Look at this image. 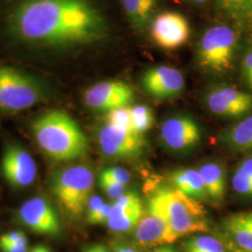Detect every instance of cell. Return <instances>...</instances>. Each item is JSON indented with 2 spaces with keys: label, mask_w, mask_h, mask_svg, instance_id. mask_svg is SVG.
<instances>
[{
  "label": "cell",
  "mask_w": 252,
  "mask_h": 252,
  "mask_svg": "<svg viewBox=\"0 0 252 252\" xmlns=\"http://www.w3.org/2000/svg\"><path fill=\"white\" fill-rule=\"evenodd\" d=\"M42 84L30 75L7 65H0V108L16 112L44 99Z\"/></svg>",
  "instance_id": "6"
},
{
  "label": "cell",
  "mask_w": 252,
  "mask_h": 252,
  "mask_svg": "<svg viewBox=\"0 0 252 252\" xmlns=\"http://www.w3.org/2000/svg\"><path fill=\"white\" fill-rule=\"evenodd\" d=\"M141 85L154 98L168 99L184 90L185 80L179 69L169 65H158L149 68L143 74Z\"/></svg>",
  "instance_id": "15"
},
{
  "label": "cell",
  "mask_w": 252,
  "mask_h": 252,
  "mask_svg": "<svg viewBox=\"0 0 252 252\" xmlns=\"http://www.w3.org/2000/svg\"><path fill=\"white\" fill-rule=\"evenodd\" d=\"M158 0H121L126 16L131 25L138 30H144L153 20Z\"/></svg>",
  "instance_id": "21"
},
{
  "label": "cell",
  "mask_w": 252,
  "mask_h": 252,
  "mask_svg": "<svg viewBox=\"0 0 252 252\" xmlns=\"http://www.w3.org/2000/svg\"><path fill=\"white\" fill-rule=\"evenodd\" d=\"M189 22L176 11H163L152 21L151 36L156 45L163 50H176L189 40Z\"/></svg>",
  "instance_id": "9"
},
{
  "label": "cell",
  "mask_w": 252,
  "mask_h": 252,
  "mask_svg": "<svg viewBox=\"0 0 252 252\" xmlns=\"http://www.w3.org/2000/svg\"><path fill=\"white\" fill-rule=\"evenodd\" d=\"M144 214L143 205L123 207L112 204V211L108 219V228L115 233H126L135 229Z\"/></svg>",
  "instance_id": "20"
},
{
  "label": "cell",
  "mask_w": 252,
  "mask_h": 252,
  "mask_svg": "<svg viewBox=\"0 0 252 252\" xmlns=\"http://www.w3.org/2000/svg\"><path fill=\"white\" fill-rule=\"evenodd\" d=\"M100 174L126 186H127V184H129V182L131 181L130 173L123 167H109L102 170Z\"/></svg>",
  "instance_id": "28"
},
{
  "label": "cell",
  "mask_w": 252,
  "mask_h": 252,
  "mask_svg": "<svg viewBox=\"0 0 252 252\" xmlns=\"http://www.w3.org/2000/svg\"><path fill=\"white\" fill-rule=\"evenodd\" d=\"M232 186L239 195L252 198V177L237 167L232 178Z\"/></svg>",
  "instance_id": "26"
},
{
  "label": "cell",
  "mask_w": 252,
  "mask_h": 252,
  "mask_svg": "<svg viewBox=\"0 0 252 252\" xmlns=\"http://www.w3.org/2000/svg\"><path fill=\"white\" fill-rule=\"evenodd\" d=\"M104 204L105 203H104L103 199L101 198L100 196L92 195V197L88 202L87 207H86V219H87V220L94 216L101 209V207H103Z\"/></svg>",
  "instance_id": "32"
},
{
  "label": "cell",
  "mask_w": 252,
  "mask_h": 252,
  "mask_svg": "<svg viewBox=\"0 0 252 252\" xmlns=\"http://www.w3.org/2000/svg\"><path fill=\"white\" fill-rule=\"evenodd\" d=\"M218 4L239 26L252 27V0H218Z\"/></svg>",
  "instance_id": "22"
},
{
  "label": "cell",
  "mask_w": 252,
  "mask_h": 252,
  "mask_svg": "<svg viewBox=\"0 0 252 252\" xmlns=\"http://www.w3.org/2000/svg\"><path fill=\"white\" fill-rule=\"evenodd\" d=\"M91 252H110L108 251V248L101 244H94L89 246Z\"/></svg>",
  "instance_id": "36"
},
{
  "label": "cell",
  "mask_w": 252,
  "mask_h": 252,
  "mask_svg": "<svg viewBox=\"0 0 252 252\" xmlns=\"http://www.w3.org/2000/svg\"><path fill=\"white\" fill-rule=\"evenodd\" d=\"M170 180L175 189L190 198L203 200L208 197L204 180L198 170L180 169L173 172Z\"/></svg>",
  "instance_id": "19"
},
{
  "label": "cell",
  "mask_w": 252,
  "mask_h": 252,
  "mask_svg": "<svg viewBox=\"0 0 252 252\" xmlns=\"http://www.w3.org/2000/svg\"><path fill=\"white\" fill-rule=\"evenodd\" d=\"M0 249H1L2 252H28V247L27 246L18 245V244L0 246Z\"/></svg>",
  "instance_id": "33"
},
{
  "label": "cell",
  "mask_w": 252,
  "mask_h": 252,
  "mask_svg": "<svg viewBox=\"0 0 252 252\" xmlns=\"http://www.w3.org/2000/svg\"><path fill=\"white\" fill-rule=\"evenodd\" d=\"M7 24L10 36L19 42L51 50L98 42L108 29L91 0H18Z\"/></svg>",
  "instance_id": "1"
},
{
  "label": "cell",
  "mask_w": 252,
  "mask_h": 252,
  "mask_svg": "<svg viewBox=\"0 0 252 252\" xmlns=\"http://www.w3.org/2000/svg\"><path fill=\"white\" fill-rule=\"evenodd\" d=\"M208 109L223 118H244L252 111V94L231 86H217L206 95Z\"/></svg>",
  "instance_id": "12"
},
{
  "label": "cell",
  "mask_w": 252,
  "mask_h": 252,
  "mask_svg": "<svg viewBox=\"0 0 252 252\" xmlns=\"http://www.w3.org/2000/svg\"><path fill=\"white\" fill-rule=\"evenodd\" d=\"M115 252H137L134 249L123 246V245H118L115 247Z\"/></svg>",
  "instance_id": "38"
},
{
  "label": "cell",
  "mask_w": 252,
  "mask_h": 252,
  "mask_svg": "<svg viewBox=\"0 0 252 252\" xmlns=\"http://www.w3.org/2000/svg\"><path fill=\"white\" fill-rule=\"evenodd\" d=\"M134 98L133 88L121 81H101L84 93V102L87 107L106 111L128 107Z\"/></svg>",
  "instance_id": "11"
},
{
  "label": "cell",
  "mask_w": 252,
  "mask_h": 252,
  "mask_svg": "<svg viewBox=\"0 0 252 252\" xmlns=\"http://www.w3.org/2000/svg\"><path fill=\"white\" fill-rule=\"evenodd\" d=\"M99 185L100 188L111 199L116 200L126 192V185L114 181L102 174L99 175Z\"/></svg>",
  "instance_id": "27"
},
{
  "label": "cell",
  "mask_w": 252,
  "mask_h": 252,
  "mask_svg": "<svg viewBox=\"0 0 252 252\" xmlns=\"http://www.w3.org/2000/svg\"><path fill=\"white\" fill-rule=\"evenodd\" d=\"M107 124L119 126L130 132L136 133L133 126V120L131 114V107H123L116 108L107 112L106 116ZM137 134V133H136Z\"/></svg>",
  "instance_id": "25"
},
{
  "label": "cell",
  "mask_w": 252,
  "mask_h": 252,
  "mask_svg": "<svg viewBox=\"0 0 252 252\" xmlns=\"http://www.w3.org/2000/svg\"><path fill=\"white\" fill-rule=\"evenodd\" d=\"M164 211L175 239L193 233H206L209 229L207 211L195 199L179 189H159Z\"/></svg>",
  "instance_id": "4"
},
{
  "label": "cell",
  "mask_w": 252,
  "mask_h": 252,
  "mask_svg": "<svg viewBox=\"0 0 252 252\" xmlns=\"http://www.w3.org/2000/svg\"><path fill=\"white\" fill-rule=\"evenodd\" d=\"M237 167H239L242 171L252 177V157H248L244 159Z\"/></svg>",
  "instance_id": "34"
},
{
  "label": "cell",
  "mask_w": 252,
  "mask_h": 252,
  "mask_svg": "<svg viewBox=\"0 0 252 252\" xmlns=\"http://www.w3.org/2000/svg\"><path fill=\"white\" fill-rule=\"evenodd\" d=\"M134 129L137 134L143 135L152 129L154 125V116L152 108L146 105H136L131 108Z\"/></svg>",
  "instance_id": "24"
},
{
  "label": "cell",
  "mask_w": 252,
  "mask_h": 252,
  "mask_svg": "<svg viewBox=\"0 0 252 252\" xmlns=\"http://www.w3.org/2000/svg\"><path fill=\"white\" fill-rule=\"evenodd\" d=\"M94 187V176L89 167L74 165L55 172L51 190L63 211L71 217L86 212Z\"/></svg>",
  "instance_id": "3"
},
{
  "label": "cell",
  "mask_w": 252,
  "mask_h": 252,
  "mask_svg": "<svg viewBox=\"0 0 252 252\" xmlns=\"http://www.w3.org/2000/svg\"></svg>",
  "instance_id": "42"
},
{
  "label": "cell",
  "mask_w": 252,
  "mask_h": 252,
  "mask_svg": "<svg viewBox=\"0 0 252 252\" xmlns=\"http://www.w3.org/2000/svg\"><path fill=\"white\" fill-rule=\"evenodd\" d=\"M222 227L229 245L243 252H252V212L227 217Z\"/></svg>",
  "instance_id": "16"
},
{
  "label": "cell",
  "mask_w": 252,
  "mask_h": 252,
  "mask_svg": "<svg viewBox=\"0 0 252 252\" xmlns=\"http://www.w3.org/2000/svg\"><path fill=\"white\" fill-rule=\"evenodd\" d=\"M228 249L230 250V252H243V251H241V250H238V249L234 248V247L231 246V245H229V246H228Z\"/></svg>",
  "instance_id": "40"
},
{
  "label": "cell",
  "mask_w": 252,
  "mask_h": 252,
  "mask_svg": "<svg viewBox=\"0 0 252 252\" xmlns=\"http://www.w3.org/2000/svg\"><path fill=\"white\" fill-rule=\"evenodd\" d=\"M237 35L232 27L219 25L208 28L201 37L196 59L199 66L212 73L228 71L234 63Z\"/></svg>",
  "instance_id": "5"
},
{
  "label": "cell",
  "mask_w": 252,
  "mask_h": 252,
  "mask_svg": "<svg viewBox=\"0 0 252 252\" xmlns=\"http://www.w3.org/2000/svg\"><path fill=\"white\" fill-rule=\"evenodd\" d=\"M36 144L56 162H70L82 157L88 149L87 138L71 116L62 110H50L32 125Z\"/></svg>",
  "instance_id": "2"
},
{
  "label": "cell",
  "mask_w": 252,
  "mask_h": 252,
  "mask_svg": "<svg viewBox=\"0 0 252 252\" xmlns=\"http://www.w3.org/2000/svg\"><path fill=\"white\" fill-rule=\"evenodd\" d=\"M184 252H231L220 239L209 235H196L184 245Z\"/></svg>",
  "instance_id": "23"
},
{
  "label": "cell",
  "mask_w": 252,
  "mask_h": 252,
  "mask_svg": "<svg viewBox=\"0 0 252 252\" xmlns=\"http://www.w3.org/2000/svg\"><path fill=\"white\" fill-rule=\"evenodd\" d=\"M135 242L143 247L170 245L172 234L159 189L148 201L147 209L135 228Z\"/></svg>",
  "instance_id": "7"
},
{
  "label": "cell",
  "mask_w": 252,
  "mask_h": 252,
  "mask_svg": "<svg viewBox=\"0 0 252 252\" xmlns=\"http://www.w3.org/2000/svg\"><path fill=\"white\" fill-rule=\"evenodd\" d=\"M178 252V251L170 245H162L154 249L153 252Z\"/></svg>",
  "instance_id": "35"
},
{
  "label": "cell",
  "mask_w": 252,
  "mask_h": 252,
  "mask_svg": "<svg viewBox=\"0 0 252 252\" xmlns=\"http://www.w3.org/2000/svg\"><path fill=\"white\" fill-rule=\"evenodd\" d=\"M220 139L234 152H252V114H249L220 134Z\"/></svg>",
  "instance_id": "17"
},
{
  "label": "cell",
  "mask_w": 252,
  "mask_h": 252,
  "mask_svg": "<svg viewBox=\"0 0 252 252\" xmlns=\"http://www.w3.org/2000/svg\"><path fill=\"white\" fill-rule=\"evenodd\" d=\"M242 77L248 88L252 92V43L246 51L242 61Z\"/></svg>",
  "instance_id": "29"
},
{
  "label": "cell",
  "mask_w": 252,
  "mask_h": 252,
  "mask_svg": "<svg viewBox=\"0 0 252 252\" xmlns=\"http://www.w3.org/2000/svg\"><path fill=\"white\" fill-rule=\"evenodd\" d=\"M204 180L207 196L216 204H221L226 193L225 172L219 162H207L198 169Z\"/></svg>",
  "instance_id": "18"
},
{
  "label": "cell",
  "mask_w": 252,
  "mask_h": 252,
  "mask_svg": "<svg viewBox=\"0 0 252 252\" xmlns=\"http://www.w3.org/2000/svg\"><path fill=\"white\" fill-rule=\"evenodd\" d=\"M98 142L102 153L107 157L119 160L137 157L146 145L143 135L109 124L101 128Z\"/></svg>",
  "instance_id": "8"
},
{
  "label": "cell",
  "mask_w": 252,
  "mask_h": 252,
  "mask_svg": "<svg viewBox=\"0 0 252 252\" xmlns=\"http://www.w3.org/2000/svg\"><path fill=\"white\" fill-rule=\"evenodd\" d=\"M82 252H91L90 248H89V246H87V247H84L83 249H82Z\"/></svg>",
  "instance_id": "41"
},
{
  "label": "cell",
  "mask_w": 252,
  "mask_h": 252,
  "mask_svg": "<svg viewBox=\"0 0 252 252\" xmlns=\"http://www.w3.org/2000/svg\"><path fill=\"white\" fill-rule=\"evenodd\" d=\"M189 2L195 4V5H204L208 0H189Z\"/></svg>",
  "instance_id": "39"
},
{
  "label": "cell",
  "mask_w": 252,
  "mask_h": 252,
  "mask_svg": "<svg viewBox=\"0 0 252 252\" xmlns=\"http://www.w3.org/2000/svg\"><path fill=\"white\" fill-rule=\"evenodd\" d=\"M52 251L44 245H36L31 248L28 252H51Z\"/></svg>",
  "instance_id": "37"
},
{
  "label": "cell",
  "mask_w": 252,
  "mask_h": 252,
  "mask_svg": "<svg viewBox=\"0 0 252 252\" xmlns=\"http://www.w3.org/2000/svg\"><path fill=\"white\" fill-rule=\"evenodd\" d=\"M112 211V205L111 204H107L105 203L103 205V207H101L99 211L90 220H88L87 221L93 224V225H96V224H107L108 221V219L110 217Z\"/></svg>",
  "instance_id": "31"
},
{
  "label": "cell",
  "mask_w": 252,
  "mask_h": 252,
  "mask_svg": "<svg viewBox=\"0 0 252 252\" xmlns=\"http://www.w3.org/2000/svg\"><path fill=\"white\" fill-rule=\"evenodd\" d=\"M18 217L24 225L36 234L58 236L62 232L58 214L47 199L35 197L27 200L19 208Z\"/></svg>",
  "instance_id": "10"
},
{
  "label": "cell",
  "mask_w": 252,
  "mask_h": 252,
  "mask_svg": "<svg viewBox=\"0 0 252 252\" xmlns=\"http://www.w3.org/2000/svg\"><path fill=\"white\" fill-rule=\"evenodd\" d=\"M1 171L11 186L24 188L36 180L37 169L35 160L23 147L8 145L1 160Z\"/></svg>",
  "instance_id": "13"
},
{
  "label": "cell",
  "mask_w": 252,
  "mask_h": 252,
  "mask_svg": "<svg viewBox=\"0 0 252 252\" xmlns=\"http://www.w3.org/2000/svg\"><path fill=\"white\" fill-rule=\"evenodd\" d=\"M161 140L174 152H184L194 148L201 140V131L192 118L178 115L169 118L161 126Z\"/></svg>",
  "instance_id": "14"
},
{
  "label": "cell",
  "mask_w": 252,
  "mask_h": 252,
  "mask_svg": "<svg viewBox=\"0 0 252 252\" xmlns=\"http://www.w3.org/2000/svg\"><path fill=\"white\" fill-rule=\"evenodd\" d=\"M12 244L27 246V237L26 236V234L21 231H12V232L1 235L0 246L12 245Z\"/></svg>",
  "instance_id": "30"
}]
</instances>
